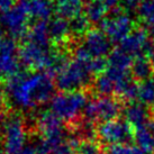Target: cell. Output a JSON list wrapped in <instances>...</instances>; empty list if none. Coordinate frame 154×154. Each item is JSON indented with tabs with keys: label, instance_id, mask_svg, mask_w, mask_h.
<instances>
[{
	"label": "cell",
	"instance_id": "f546056e",
	"mask_svg": "<svg viewBox=\"0 0 154 154\" xmlns=\"http://www.w3.org/2000/svg\"><path fill=\"white\" fill-rule=\"evenodd\" d=\"M101 1L106 5V7H107L108 9L115 8V7H117L119 4H122V0H101Z\"/></svg>",
	"mask_w": 154,
	"mask_h": 154
},
{
	"label": "cell",
	"instance_id": "5bb4252c",
	"mask_svg": "<svg viewBox=\"0 0 154 154\" xmlns=\"http://www.w3.org/2000/svg\"><path fill=\"white\" fill-rule=\"evenodd\" d=\"M125 120L134 129L145 126L152 120V110L141 101H129L123 109Z\"/></svg>",
	"mask_w": 154,
	"mask_h": 154
},
{
	"label": "cell",
	"instance_id": "2e32d148",
	"mask_svg": "<svg viewBox=\"0 0 154 154\" xmlns=\"http://www.w3.org/2000/svg\"><path fill=\"white\" fill-rule=\"evenodd\" d=\"M47 29L50 38L55 44L66 43L73 34L70 20L61 16L51 18L47 22Z\"/></svg>",
	"mask_w": 154,
	"mask_h": 154
},
{
	"label": "cell",
	"instance_id": "ffe728a7",
	"mask_svg": "<svg viewBox=\"0 0 154 154\" xmlns=\"http://www.w3.org/2000/svg\"><path fill=\"white\" fill-rule=\"evenodd\" d=\"M134 138L136 141L137 145L146 151L149 154L154 153V131L151 127L150 123L146 124L145 126L135 129Z\"/></svg>",
	"mask_w": 154,
	"mask_h": 154
},
{
	"label": "cell",
	"instance_id": "7402d4cb",
	"mask_svg": "<svg viewBox=\"0 0 154 154\" xmlns=\"http://www.w3.org/2000/svg\"><path fill=\"white\" fill-rule=\"evenodd\" d=\"M134 57L129 55L128 53H126L124 50H122L120 47L112 50L107 60L108 66H112V68L122 69V70H129L132 68L133 62H134Z\"/></svg>",
	"mask_w": 154,
	"mask_h": 154
},
{
	"label": "cell",
	"instance_id": "44dd1931",
	"mask_svg": "<svg viewBox=\"0 0 154 154\" xmlns=\"http://www.w3.org/2000/svg\"><path fill=\"white\" fill-rule=\"evenodd\" d=\"M131 70H132L133 78L135 80H140V81H143V80H146L149 78L153 77L152 74L154 73L150 59H147L145 55L136 57L133 62Z\"/></svg>",
	"mask_w": 154,
	"mask_h": 154
},
{
	"label": "cell",
	"instance_id": "ba28073f",
	"mask_svg": "<svg viewBox=\"0 0 154 154\" xmlns=\"http://www.w3.org/2000/svg\"><path fill=\"white\" fill-rule=\"evenodd\" d=\"M97 136L108 145L128 143L134 137V128L123 119H112L101 123L97 128Z\"/></svg>",
	"mask_w": 154,
	"mask_h": 154
},
{
	"label": "cell",
	"instance_id": "7c38bea8",
	"mask_svg": "<svg viewBox=\"0 0 154 154\" xmlns=\"http://www.w3.org/2000/svg\"><path fill=\"white\" fill-rule=\"evenodd\" d=\"M150 35V32L145 28H135L120 42L119 47L134 59L144 56L145 53L150 52L153 47L151 45Z\"/></svg>",
	"mask_w": 154,
	"mask_h": 154
},
{
	"label": "cell",
	"instance_id": "9a60e30c",
	"mask_svg": "<svg viewBox=\"0 0 154 154\" xmlns=\"http://www.w3.org/2000/svg\"><path fill=\"white\" fill-rule=\"evenodd\" d=\"M18 5L30 19H35L36 22L50 20L54 11L52 0H19Z\"/></svg>",
	"mask_w": 154,
	"mask_h": 154
},
{
	"label": "cell",
	"instance_id": "8fae6325",
	"mask_svg": "<svg viewBox=\"0 0 154 154\" xmlns=\"http://www.w3.org/2000/svg\"><path fill=\"white\" fill-rule=\"evenodd\" d=\"M80 141L72 133L64 131L50 137H42L36 145L41 154H73L78 150Z\"/></svg>",
	"mask_w": 154,
	"mask_h": 154
},
{
	"label": "cell",
	"instance_id": "277c9868",
	"mask_svg": "<svg viewBox=\"0 0 154 154\" xmlns=\"http://www.w3.org/2000/svg\"><path fill=\"white\" fill-rule=\"evenodd\" d=\"M87 103L88 97L81 90L62 91L52 99L51 111L60 119L74 123L80 119V114H83Z\"/></svg>",
	"mask_w": 154,
	"mask_h": 154
},
{
	"label": "cell",
	"instance_id": "d4e9b609",
	"mask_svg": "<svg viewBox=\"0 0 154 154\" xmlns=\"http://www.w3.org/2000/svg\"><path fill=\"white\" fill-rule=\"evenodd\" d=\"M79 154H106L103 152V149L99 142L94 140H87L81 141L78 146Z\"/></svg>",
	"mask_w": 154,
	"mask_h": 154
},
{
	"label": "cell",
	"instance_id": "d6986e66",
	"mask_svg": "<svg viewBox=\"0 0 154 154\" xmlns=\"http://www.w3.org/2000/svg\"><path fill=\"white\" fill-rule=\"evenodd\" d=\"M109 9L106 7L101 0H86L83 15L88 19L90 24H98L101 23L107 17Z\"/></svg>",
	"mask_w": 154,
	"mask_h": 154
},
{
	"label": "cell",
	"instance_id": "3957f363",
	"mask_svg": "<svg viewBox=\"0 0 154 154\" xmlns=\"http://www.w3.org/2000/svg\"><path fill=\"white\" fill-rule=\"evenodd\" d=\"M94 74L81 61H65L55 73V86L62 91H79L89 86Z\"/></svg>",
	"mask_w": 154,
	"mask_h": 154
},
{
	"label": "cell",
	"instance_id": "52a82bcc",
	"mask_svg": "<svg viewBox=\"0 0 154 154\" xmlns=\"http://www.w3.org/2000/svg\"><path fill=\"white\" fill-rule=\"evenodd\" d=\"M1 127V140L5 154H13L26 145L27 128L25 120L20 116L13 115L6 118Z\"/></svg>",
	"mask_w": 154,
	"mask_h": 154
},
{
	"label": "cell",
	"instance_id": "484cf974",
	"mask_svg": "<svg viewBox=\"0 0 154 154\" xmlns=\"http://www.w3.org/2000/svg\"><path fill=\"white\" fill-rule=\"evenodd\" d=\"M71 23V28H72V33L77 35H85L88 32V27H89L90 23L88 22V19L85 17V15H80L78 17L73 18L72 20H70Z\"/></svg>",
	"mask_w": 154,
	"mask_h": 154
},
{
	"label": "cell",
	"instance_id": "1f68e13d",
	"mask_svg": "<svg viewBox=\"0 0 154 154\" xmlns=\"http://www.w3.org/2000/svg\"><path fill=\"white\" fill-rule=\"evenodd\" d=\"M150 61H151V64H152V68H153V72H154V46L152 47V50L150 51Z\"/></svg>",
	"mask_w": 154,
	"mask_h": 154
},
{
	"label": "cell",
	"instance_id": "9c48e42d",
	"mask_svg": "<svg viewBox=\"0 0 154 154\" xmlns=\"http://www.w3.org/2000/svg\"><path fill=\"white\" fill-rule=\"evenodd\" d=\"M101 30L114 42H122L134 29V20L124 9H117L100 23Z\"/></svg>",
	"mask_w": 154,
	"mask_h": 154
},
{
	"label": "cell",
	"instance_id": "e0dca14e",
	"mask_svg": "<svg viewBox=\"0 0 154 154\" xmlns=\"http://www.w3.org/2000/svg\"><path fill=\"white\" fill-rule=\"evenodd\" d=\"M36 128L41 133L42 137H50L65 131L60 119L51 110L41 112L36 118Z\"/></svg>",
	"mask_w": 154,
	"mask_h": 154
},
{
	"label": "cell",
	"instance_id": "ac0fdd59",
	"mask_svg": "<svg viewBox=\"0 0 154 154\" xmlns=\"http://www.w3.org/2000/svg\"><path fill=\"white\" fill-rule=\"evenodd\" d=\"M57 16L72 20L82 15L86 0H52Z\"/></svg>",
	"mask_w": 154,
	"mask_h": 154
},
{
	"label": "cell",
	"instance_id": "8992f818",
	"mask_svg": "<svg viewBox=\"0 0 154 154\" xmlns=\"http://www.w3.org/2000/svg\"><path fill=\"white\" fill-rule=\"evenodd\" d=\"M123 109V105L119 100L110 96H100L88 101L83 111V118L92 123L98 122L101 124L108 120L116 119Z\"/></svg>",
	"mask_w": 154,
	"mask_h": 154
},
{
	"label": "cell",
	"instance_id": "cb8c5ba5",
	"mask_svg": "<svg viewBox=\"0 0 154 154\" xmlns=\"http://www.w3.org/2000/svg\"><path fill=\"white\" fill-rule=\"evenodd\" d=\"M106 154H149L138 145H131L128 143L110 145Z\"/></svg>",
	"mask_w": 154,
	"mask_h": 154
},
{
	"label": "cell",
	"instance_id": "4316f807",
	"mask_svg": "<svg viewBox=\"0 0 154 154\" xmlns=\"http://www.w3.org/2000/svg\"><path fill=\"white\" fill-rule=\"evenodd\" d=\"M13 154H41V152H39L36 144H28V145L26 144L23 149H20L19 151Z\"/></svg>",
	"mask_w": 154,
	"mask_h": 154
},
{
	"label": "cell",
	"instance_id": "7a4b0ae2",
	"mask_svg": "<svg viewBox=\"0 0 154 154\" xmlns=\"http://www.w3.org/2000/svg\"><path fill=\"white\" fill-rule=\"evenodd\" d=\"M19 60L29 70L46 72L52 75L63 65L66 57L61 51L54 48L51 43L35 42L26 38L19 48Z\"/></svg>",
	"mask_w": 154,
	"mask_h": 154
},
{
	"label": "cell",
	"instance_id": "4fadbf2b",
	"mask_svg": "<svg viewBox=\"0 0 154 154\" xmlns=\"http://www.w3.org/2000/svg\"><path fill=\"white\" fill-rule=\"evenodd\" d=\"M19 50L15 39L7 37L0 48V77H13L19 72Z\"/></svg>",
	"mask_w": 154,
	"mask_h": 154
},
{
	"label": "cell",
	"instance_id": "83f0119b",
	"mask_svg": "<svg viewBox=\"0 0 154 154\" xmlns=\"http://www.w3.org/2000/svg\"><path fill=\"white\" fill-rule=\"evenodd\" d=\"M143 0H122V6L125 7L124 10H136L138 9L140 5L142 4Z\"/></svg>",
	"mask_w": 154,
	"mask_h": 154
},
{
	"label": "cell",
	"instance_id": "30bf717a",
	"mask_svg": "<svg viewBox=\"0 0 154 154\" xmlns=\"http://www.w3.org/2000/svg\"><path fill=\"white\" fill-rule=\"evenodd\" d=\"M28 20L29 17L19 5L0 13V26L14 39L26 37L29 30Z\"/></svg>",
	"mask_w": 154,
	"mask_h": 154
},
{
	"label": "cell",
	"instance_id": "f1b7e54d",
	"mask_svg": "<svg viewBox=\"0 0 154 154\" xmlns=\"http://www.w3.org/2000/svg\"><path fill=\"white\" fill-rule=\"evenodd\" d=\"M16 1L17 0H0V13L14 7L16 5Z\"/></svg>",
	"mask_w": 154,
	"mask_h": 154
},
{
	"label": "cell",
	"instance_id": "6da1fadb",
	"mask_svg": "<svg viewBox=\"0 0 154 154\" xmlns=\"http://www.w3.org/2000/svg\"><path fill=\"white\" fill-rule=\"evenodd\" d=\"M55 87L46 72H18L6 79L2 94L13 107L29 111L53 99Z\"/></svg>",
	"mask_w": 154,
	"mask_h": 154
},
{
	"label": "cell",
	"instance_id": "5b68a950",
	"mask_svg": "<svg viewBox=\"0 0 154 154\" xmlns=\"http://www.w3.org/2000/svg\"><path fill=\"white\" fill-rule=\"evenodd\" d=\"M112 52V41L103 30L89 29L82 42L74 50V56H88L91 59L105 60Z\"/></svg>",
	"mask_w": 154,
	"mask_h": 154
},
{
	"label": "cell",
	"instance_id": "4dcf8cb0",
	"mask_svg": "<svg viewBox=\"0 0 154 154\" xmlns=\"http://www.w3.org/2000/svg\"><path fill=\"white\" fill-rule=\"evenodd\" d=\"M6 38H7V37H5V30L2 29V27L0 26V48H1V46H2V44H4Z\"/></svg>",
	"mask_w": 154,
	"mask_h": 154
},
{
	"label": "cell",
	"instance_id": "603a6c76",
	"mask_svg": "<svg viewBox=\"0 0 154 154\" xmlns=\"http://www.w3.org/2000/svg\"><path fill=\"white\" fill-rule=\"evenodd\" d=\"M137 100L147 106L154 103V77L143 80L138 85Z\"/></svg>",
	"mask_w": 154,
	"mask_h": 154
}]
</instances>
